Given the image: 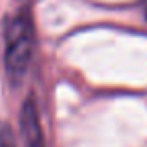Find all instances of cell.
<instances>
[{
	"label": "cell",
	"mask_w": 147,
	"mask_h": 147,
	"mask_svg": "<svg viewBox=\"0 0 147 147\" xmlns=\"http://www.w3.org/2000/svg\"><path fill=\"white\" fill-rule=\"evenodd\" d=\"M4 39H6V58H4L6 71L11 82L17 84L26 75L30 60H32L34 26L28 7H22L6 21Z\"/></svg>",
	"instance_id": "obj_1"
},
{
	"label": "cell",
	"mask_w": 147,
	"mask_h": 147,
	"mask_svg": "<svg viewBox=\"0 0 147 147\" xmlns=\"http://www.w3.org/2000/svg\"><path fill=\"white\" fill-rule=\"evenodd\" d=\"M21 136H22V142H24V147H47L39 117H37V108H36V102H34V97H28L22 104Z\"/></svg>",
	"instance_id": "obj_2"
},
{
	"label": "cell",
	"mask_w": 147,
	"mask_h": 147,
	"mask_svg": "<svg viewBox=\"0 0 147 147\" xmlns=\"http://www.w3.org/2000/svg\"><path fill=\"white\" fill-rule=\"evenodd\" d=\"M0 147H17L15 134L7 123H0Z\"/></svg>",
	"instance_id": "obj_3"
},
{
	"label": "cell",
	"mask_w": 147,
	"mask_h": 147,
	"mask_svg": "<svg viewBox=\"0 0 147 147\" xmlns=\"http://www.w3.org/2000/svg\"><path fill=\"white\" fill-rule=\"evenodd\" d=\"M145 19H147V7H145Z\"/></svg>",
	"instance_id": "obj_4"
}]
</instances>
